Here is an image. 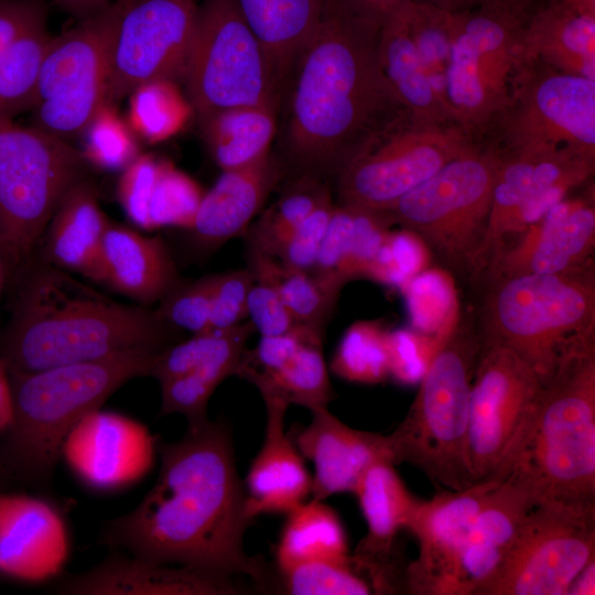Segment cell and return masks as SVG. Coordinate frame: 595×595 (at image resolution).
Returning <instances> with one entry per match:
<instances>
[{"label": "cell", "instance_id": "cell-27", "mask_svg": "<svg viewBox=\"0 0 595 595\" xmlns=\"http://www.w3.org/2000/svg\"><path fill=\"white\" fill-rule=\"evenodd\" d=\"M282 164L271 154L223 171L204 193L192 228L195 246L212 251L240 235L260 210L282 176Z\"/></svg>", "mask_w": 595, "mask_h": 595}, {"label": "cell", "instance_id": "cell-37", "mask_svg": "<svg viewBox=\"0 0 595 595\" xmlns=\"http://www.w3.org/2000/svg\"><path fill=\"white\" fill-rule=\"evenodd\" d=\"M278 569L320 560L350 559L345 529L324 500L304 501L286 513L277 547Z\"/></svg>", "mask_w": 595, "mask_h": 595}, {"label": "cell", "instance_id": "cell-42", "mask_svg": "<svg viewBox=\"0 0 595 595\" xmlns=\"http://www.w3.org/2000/svg\"><path fill=\"white\" fill-rule=\"evenodd\" d=\"M331 197L326 183L313 175H299L267 209L249 234V245L266 251L290 235L323 201Z\"/></svg>", "mask_w": 595, "mask_h": 595}, {"label": "cell", "instance_id": "cell-2", "mask_svg": "<svg viewBox=\"0 0 595 595\" xmlns=\"http://www.w3.org/2000/svg\"><path fill=\"white\" fill-rule=\"evenodd\" d=\"M380 25L347 0H326L290 76L283 150L294 177L337 176L407 113L379 63Z\"/></svg>", "mask_w": 595, "mask_h": 595}, {"label": "cell", "instance_id": "cell-9", "mask_svg": "<svg viewBox=\"0 0 595 595\" xmlns=\"http://www.w3.org/2000/svg\"><path fill=\"white\" fill-rule=\"evenodd\" d=\"M544 0H484L456 13L445 82L451 120L472 134L508 104L523 33Z\"/></svg>", "mask_w": 595, "mask_h": 595}, {"label": "cell", "instance_id": "cell-23", "mask_svg": "<svg viewBox=\"0 0 595 595\" xmlns=\"http://www.w3.org/2000/svg\"><path fill=\"white\" fill-rule=\"evenodd\" d=\"M311 413V422L300 428L292 441L303 458L314 466L313 499L354 493L367 469L378 462L396 465L388 435L353 429L327 407Z\"/></svg>", "mask_w": 595, "mask_h": 595}, {"label": "cell", "instance_id": "cell-51", "mask_svg": "<svg viewBox=\"0 0 595 595\" xmlns=\"http://www.w3.org/2000/svg\"><path fill=\"white\" fill-rule=\"evenodd\" d=\"M442 338V337H441ZM422 342L416 335L398 331L388 334L389 374L401 383L420 382L441 340Z\"/></svg>", "mask_w": 595, "mask_h": 595}, {"label": "cell", "instance_id": "cell-15", "mask_svg": "<svg viewBox=\"0 0 595 595\" xmlns=\"http://www.w3.org/2000/svg\"><path fill=\"white\" fill-rule=\"evenodd\" d=\"M595 560V508L536 505L495 574L474 595H567Z\"/></svg>", "mask_w": 595, "mask_h": 595}, {"label": "cell", "instance_id": "cell-22", "mask_svg": "<svg viewBox=\"0 0 595 595\" xmlns=\"http://www.w3.org/2000/svg\"><path fill=\"white\" fill-rule=\"evenodd\" d=\"M390 462L371 465L354 490L367 523L351 562L374 593L405 592V567L397 559L396 540L419 506Z\"/></svg>", "mask_w": 595, "mask_h": 595}, {"label": "cell", "instance_id": "cell-33", "mask_svg": "<svg viewBox=\"0 0 595 595\" xmlns=\"http://www.w3.org/2000/svg\"><path fill=\"white\" fill-rule=\"evenodd\" d=\"M378 56L392 93L411 119L423 123H454L439 99L411 37L408 0L382 21Z\"/></svg>", "mask_w": 595, "mask_h": 595}, {"label": "cell", "instance_id": "cell-30", "mask_svg": "<svg viewBox=\"0 0 595 595\" xmlns=\"http://www.w3.org/2000/svg\"><path fill=\"white\" fill-rule=\"evenodd\" d=\"M109 219L86 177L63 196L36 247V257L69 273L102 284L101 248ZM34 252V253H35Z\"/></svg>", "mask_w": 595, "mask_h": 595}, {"label": "cell", "instance_id": "cell-44", "mask_svg": "<svg viewBox=\"0 0 595 595\" xmlns=\"http://www.w3.org/2000/svg\"><path fill=\"white\" fill-rule=\"evenodd\" d=\"M283 589L295 595H367L369 582L346 561L320 560L278 569Z\"/></svg>", "mask_w": 595, "mask_h": 595}, {"label": "cell", "instance_id": "cell-26", "mask_svg": "<svg viewBox=\"0 0 595 595\" xmlns=\"http://www.w3.org/2000/svg\"><path fill=\"white\" fill-rule=\"evenodd\" d=\"M262 398L267 410L264 439L244 484L250 519L263 513L286 515L312 491L303 456L284 430L289 404L271 394Z\"/></svg>", "mask_w": 595, "mask_h": 595}, {"label": "cell", "instance_id": "cell-29", "mask_svg": "<svg viewBox=\"0 0 595 595\" xmlns=\"http://www.w3.org/2000/svg\"><path fill=\"white\" fill-rule=\"evenodd\" d=\"M533 506V499L523 488L500 479L475 518L461 550L450 595H474L495 574Z\"/></svg>", "mask_w": 595, "mask_h": 595}, {"label": "cell", "instance_id": "cell-53", "mask_svg": "<svg viewBox=\"0 0 595 595\" xmlns=\"http://www.w3.org/2000/svg\"><path fill=\"white\" fill-rule=\"evenodd\" d=\"M14 404L10 374L0 357V432L7 431L13 421Z\"/></svg>", "mask_w": 595, "mask_h": 595}, {"label": "cell", "instance_id": "cell-16", "mask_svg": "<svg viewBox=\"0 0 595 595\" xmlns=\"http://www.w3.org/2000/svg\"><path fill=\"white\" fill-rule=\"evenodd\" d=\"M542 382L515 350L482 340L467 432V462L475 483L495 477L520 435Z\"/></svg>", "mask_w": 595, "mask_h": 595}, {"label": "cell", "instance_id": "cell-21", "mask_svg": "<svg viewBox=\"0 0 595 595\" xmlns=\"http://www.w3.org/2000/svg\"><path fill=\"white\" fill-rule=\"evenodd\" d=\"M594 160L572 151L502 154L478 269L513 235L520 213L541 198L563 196L585 182Z\"/></svg>", "mask_w": 595, "mask_h": 595}, {"label": "cell", "instance_id": "cell-52", "mask_svg": "<svg viewBox=\"0 0 595 595\" xmlns=\"http://www.w3.org/2000/svg\"><path fill=\"white\" fill-rule=\"evenodd\" d=\"M247 311L251 324L261 336L280 335L298 325L275 288L262 279L253 278Z\"/></svg>", "mask_w": 595, "mask_h": 595}, {"label": "cell", "instance_id": "cell-50", "mask_svg": "<svg viewBox=\"0 0 595 595\" xmlns=\"http://www.w3.org/2000/svg\"><path fill=\"white\" fill-rule=\"evenodd\" d=\"M252 284L249 269L216 274L205 332L226 331L242 323L248 317L247 300Z\"/></svg>", "mask_w": 595, "mask_h": 595}, {"label": "cell", "instance_id": "cell-34", "mask_svg": "<svg viewBox=\"0 0 595 595\" xmlns=\"http://www.w3.org/2000/svg\"><path fill=\"white\" fill-rule=\"evenodd\" d=\"M237 3L261 44L282 94L320 23L326 0H237Z\"/></svg>", "mask_w": 595, "mask_h": 595}, {"label": "cell", "instance_id": "cell-32", "mask_svg": "<svg viewBox=\"0 0 595 595\" xmlns=\"http://www.w3.org/2000/svg\"><path fill=\"white\" fill-rule=\"evenodd\" d=\"M531 61L595 80V12L544 0L521 41L519 67Z\"/></svg>", "mask_w": 595, "mask_h": 595}, {"label": "cell", "instance_id": "cell-46", "mask_svg": "<svg viewBox=\"0 0 595 595\" xmlns=\"http://www.w3.org/2000/svg\"><path fill=\"white\" fill-rule=\"evenodd\" d=\"M204 196L201 186L172 163L162 160L149 204L151 229H191Z\"/></svg>", "mask_w": 595, "mask_h": 595}, {"label": "cell", "instance_id": "cell-36", "mask_svg": "<svg viewBox=\"0 0 595 595\" xmlns=\"http://www.w3.org/2000/svg\"><path fill=\"white\" fill-rule=\"evenodd\" d=\"M279 107L239 106L201 117L203 136L217 165L231 170L270 153Z\"/></svg>", "mask_w": 595, "mask_h": 595}, {"label": "cell", "instance_id": "cell-7", "mask_svg": "<svg viewBox=\"0 0 595 595\" xmlns=\"http://www.w3.org/2000/svg\"><path fill=\"white\" fill-rule=\"evenodd\" d=\"M482 340L511 348L544 381L569 353L595 340L593 269L493 280Z\"/></svg>", "mask_w": 595, "mask_h": 595}, {"label": "cell", "instance_id": "cell-11", "mask_svg": "<svg viewBox=\"0 0 595 595\" xmlns=\"http://www.w3.org/2000/svg\"><path fill=\"white\" fill-rule=\"evenodd\" d=\"M133 0H116L53 36L44 55L31 126L72 142L106 104L110 56L120 19Z\"/></svg>", "mask_w": 595, "mask_h": 595}, {"label": "cell", "instance_id": "cell-56", "mask_svg": "<svg viewBox=\"0 0 595 595\" xmlns=\"http://www.w3.org/2000/svg\"><path fill=\"white\" fill-rule=\"evenodd\" d=\"M567 594H595V560L591 561L572 581Z\"/></svg>", "mask_w": 595, "mask_h": 595}, {"label": "cell", "instance_id": "cell-5", "mask_svg": "<svg viewBox=\"0 0 595 595\" xmlns=\"http://www.w3.org/2000/svg\"><path fill=\"white\" fill-rule=\"evenodd\" d=\"M163 350L134 348L31 374L9 372L14 404L7 430L9 462L26 476L46 480L75 424L129 380L150 376Z\"/></svg>", "mask_w": 595, "mask_h": 595}, {"label": "cell", "instance_id": "cell-19", "mask_svg": "<svg viewBox=\"0 0 595 595\" xmlns=\"http://www.w3.org/2000/svg\"><path fill=\"white\" fill-rule=\"evenodd\" d=\"M500 479L443 490L419 502L408 526L419 553L405 567V593L450 595L455 566L475 518Z\"/></svg>", "mask_w": 595, "mask_h": 595}, {"label": "cell", "instance_id": "cell-54", "mask_svg": "<svg viewBox=\"0 0 595 595\" xmlns=\"http://www.w3.org/2000/svg\"><path fill=\"white\" fill-rule=\"evenodd\" d=\"M62 11L75 17L77 20L85 19L106 9L109 0H50Z\"/></svg>", "mask_w": 595, "mask_h": 595}, {"label": "cell", "instance_id": "cell-55", "mask_svg": "<svg viewBox=\"0 0 595 595\" xmlns=\"http://www.w3.org/2000/svg\"><path fill=\"white\" fill-rule=\"evenodd\" d=\"M356 10L382 23L386 17L391 13L405 0H347Z\"/></svg>", "mask_w": 595, "mask_h": 595}, {"label": "cell", "instance_id": "cell-49", "mask_svg": "<svg viewBox=\"0 0 595 595\" xmlns=\"http://www.w3.org/2000/svg\"><path fill=\"white\" fill-rule=\"evenodd\" d=\"M161 161L153 155L139 154L121 171L117 198L127 217L138 227L151 230L149 204Z\"/></svg>", "mask_w": 595, "mask_h": 595}, {"label": "cell", "instance_id": "cell-10", "mask_svg": "<svg viewBox=\"0 0 595 595\" xmlns=\"http://www.w3.org/2000/svg\"><path fill=\"white\" fill-rule=\"evenodd\" d=\"M502 153L473 143L381 214L455 268L478 269Z\"/></svg>", "mask_w": 595, "mask_h": 595}, {"label": "cell", "instance_id": "cell-40", "mask_svg": "<svg viewBox=\"0 0 595 595\" xmlns=\"http://www.w3.org/2000/svg\"><path fill=\"white\" fill-rule=\"evenodd\" d=\"M127 123L150 143L164 141L180 132L193 113V107L176 82L158 79L137 87L129 96Z\"/></svg>", "mask_w": 595, "mask_h": 595}, {"label": "cell", "instance_id": "cell-20", "mask_svg": "<svg viewBox=\"0 0 595 595\" xmlns=\"http://www.w3.org/2000/svg\"><path fill=\"white\" fill-rule=\"evenodd\" d=\"M511 239V238H510ZM595 247L594 198L565 197L504 244L488 262L491 280L567 273L591 268Z\"/></svg>", "mask_w": 595, "mask_h": 595}, {"label": "cell", "instance_id": "cell-39", "mask_svg": "<svg viewBox=\"0 0 595 595\" xmlns=\"http://www.w3.org/2000/svg\"><path fill=\"white\" fill-rule=\"evenodd\" d=\"M249 270L253 278L271 283L298 324L324 329L336 302L315 278L284 266L272 256L249 246Z\"/></svg>", "mask_w": 595, "mask_h": 595}, {"label": "cell", "instance_id": "cell-3", "mask_svg": "<svg viewBox=\"0 0 595 595\" xmlns=\"http://www.w3.org/2000/svg\"><path fill=\"white\" fill-rule=\"evenodd\" d=\"M0 357L10 374L95 360L134 348L163 350L180 328L154 310L109 298L72 273L32 258L14 282Z\"/></svg>", "mask_w": 595, "mask_h": 595}, {"label": "cell", "instance_id": "cell-45", "mask_svg": "<svg viewBox=\"0 0 595 595\" xmlns=\"http://www.w3.org/2000/svg\"><path fill=\"white\" fill-rule=\"evenodd\" d=\"M87 162L108 171H122L140 153L137 137L115 105L105 104L80 134Z\"/></svg>", "mask_w": 595, "mask_h": 595}, {"label": "cell", "instance_id": "cell-12", "mask_svg": "<svg viewBox=\"0 0 595 595\" xmlns=\"http://www.w3.org/2000/svg\"><path fill=\"white\" fill-rule=\"evenodd\" d=\"M183 80L198 117L239 107H279L281 91L237 0H204Z\"/></svg>", "mask_w": 595, "mask_h": 595}, {"label": "cell", "instance_id": "cell-41", "mask_svg": "<svg viewBox=\"0 0 595 595\" xmlns=\"http://www.w3.org/2000/svg\"><path fill=\"white\" fill-rule=\"evenodd\" d=\"M455 19L456 13L432 4L408 0L411 37L428 77L446 111L445 82Z\"/></svg>", "mask_w": 595, "mask_h": 595}, {"label": "cell", "instance_id": "cell-24", "mask_svg": "<svg viewBox=\"0 0 595 595\" xmlns=\"http://www.w3.org/2000/svg\"><path fill=\"white\" fill-rule=\"evenodd\" d=\"M69 554L66 523L50 502L0 494V572L23 582L60 573Z\"/></svg>", "mask_w": 595, "mask_h": 595}, {"label": "cell", "instance_id": "cell-57", "mask_svg": "<svg viewBox=\"0 0 595 595\" xmlns=\"http://www.w3.org/2000/svg\"><path fill=\"white\" fill-rule=\"evenodd\" d=\"M418 2H423L432 4L450 11L452 13H458L474 8L484 0H413Z\"/></svg>", "mask_w": 595, "mask_h": 595}, {"label": "cell", "instance_id": "cell-8", "mask_svg": "<svg viewBox=\"0 0 595 595\" xmlns=\"http://www.w3.org/2000/svg\"><path fill=\"white\" fill-rule=\"evenodd\" d=\"M89 163L71 142L0 113V247L7 282L34 256L63 196Z\"/></svg>", "mask_w": 595, "mask_h": 595}, {"label": "cell", "instance_id": "cell-43", "mask_svg": "<svg viewBox=\"0 0 595 595\" xmlns=\"http://www.w3.org/2000/svg\"><path fill=\"white\" fill-rule=\"evenodd\" d=\"M388 334L377 323H355L345 332L332 358L331 369L348 381H383L390 376Z\"/></svg>", "mask_w": 595, "mask_h": 595}, {"label": "cell", "instance_id": "cell-47", "mask_svg": "<svg viewBox=\"0 0 595 595\" xmlns=\"http://www.w3.org/2000/svg\"><path fill=\"white\" fill-rule=\"evenodd\" d=\"M353 228L354 209L340 204L335 206L320 245L316 263L310 272L321 286L336 299L346 282L344 266Z\"/></svg>", "mask_w": 595, "mask_h": 595}, {"label": "cell", "instance_id": "cell-28", "mask_svg": "<svg viewBox=\"0 0 595 595\" xmlns=\"http://www.w3.org/2000/svg\"><path fill=\"white\" fill-rule=\"evenodd\" d=\"M52 37L44 0H0V113L30 111Z\"/></svg>", "mask_w": 595, "mask_h": 595}, {"label": "cell", "instance_id": "cell-13", "mask_svg": "<svg viewBox=\"0 0 595 595\" xmlns=\"http://www.w3.org/2000/svg\"><path fill=\"white\" fill-rule=\"evenodd\" d=\"M455 123H423L404 113L338 173L340 205L382 213L473 144Z\"/></svg>", "mask_w": 595, "mask_h": 595}, {"label": "cell", "instance_id": "cell-48", "mask_svg": "<svg viewBox=\"0 0 595 595\" xmlns=\"http://www.w3.org/2000/svg\"><path fill=\"white\" fill-rule=\"evenodd\" d=\"M215 275H206L195 281H182L175 285L154 309L169 324L191 332H205L212 307Z\"/></svg>", "mask_w": 595, "mask_h": 595}, {"label": "cell", "instance_id": "cell-38", "mask_svg": "<svg viewBox=\"0 0 595 595\" xmlns=\"http://www.w3.org/2000/svg\"><path fill=\"white\" fill-rule=\"evenodd\" d=\"M322 340L323 337H316L306 342L279 370L248 380L259 389L261 396H274L289 405H302L310 411L327 407L334 391Z\"/></svg>", "mask_w": 595, "mask_h": 595}, {"label": "cell", "instance_id": "cell-1", "mask_svg": "<svg viewBox=\"0 0 595 595\" xmlns=\"http://www.w3.org/2000/svg\"><path fill=\"white\" fill-rule=\"evenodd\" d=\"M160 470L131 511L109 521L100 544L140 559L234 578L268 583L266 565L245 551L251 520L226 423L187 425L160 447Z\"/></svg>", "mask_w": 595, "mask_h": 595}, {"label": "cell", "instance_id": "cell-18", "mask_svg": "<svg viewBox=\"0 0 595 595\" xmlns=\"http://www.w3.org/2000/svg\"><path fill=\"white\" fill-rule=\"evenodd\" d=\"M155 444L144 424L98 408L71 430L61 455L83 484L112 491L138 483L151 470Z\"/></svg>", "mask_w": 595, "mask_h": 595}, {"label": "cell", "instance_id": "cell-4", "mask_svg": "<svg viewBox=\"0 0 595 595\" xmlns=\"http://www.w3.org/2000/svg\"><path fill=\"white\" fill-rule=\"evenodd\" d=\"M536 505L595 508V340L569 353L495 475Z\"/></svg>", "mask_w": 595, "mask_h": 595}, {"label": "cell", "instance_id": "cell-25", "mask_svg": "<svg viewBox=\"0 0 595 595\" xmlns=\"http://www.w3.org/2000/svg\"><path fill=\"white\" fill-rule=\"evenodd\" d=\"M56 593L73 595H235L234 581L112 551L90 570L62 581Z\"/></svg>", "mask_w": 595, "mask_h": 595}, {"label": "cell", "instance_id": "cell-17", "mask_svg": "<svg viewBox=\"0 0 595 595\" xmlns=\"http://www.w3.org/2000/svg\"><path fill=\"white\" fill-rule=\"evenodd\" d=\"M198 8L196 0H133L129 4L112 43L106 104L116 106L151 80L184 78Z\"/></svg>", "mask_w": 595, "mask_h": 595}, {"label": "cell", "instance_id": "cell-35", "mask_svg": "<svg viewBox=\"0 0 595 595\" xmlns=\"http://www.w3.org/2000/svg\"><path fill=\"white\" fill-rule=\"evenodd\" d=\"M253 331V325L248 322L176 342L158 355L150 377L160 383L182 375H194L220 385L227 377L236 375Z\"/></svg>", "mask_w": 595, "mask_h": 595}, {"label": "cell", "instance_id": "cell-31", "mask_svg": "<svg viewBox=\"0 0 595 595\" xmlns=\"http://www.w3.org/2000/svg\"><path fill=\"white\" fill-rule=\"evenodd\" d=\"M101 270L102 284L141 305L159 303L181 282L161 237L110 220L102 239Z\"/></svg>", "mask_w": 595, "mask_h": 595}, {"label": "cell", "instance_id": "cell-6", "mask_svg": "<svg viewBox=\"0 0 595 595\" xmlns=\"http://www.w3.org/2000/svg\"><path fill=\"white\" fill-rule=\"evenodd\" d=\"M482 339L468 327L444 334L408 413L388 434L396 464L407 462L435 485L475 484L467 462L469 398Z\"/></svg>", "mask_w": 595, "mask_h": 595}, {"label": "cell", "instance_id": "cell-14", "mask_svg": "<svg viewBox=\"0 0 595 595\" xmlns=\"http://www.w3.org/2000/svg\"><path fill=\"white\" fill-rule=\"evenodd\" d=\"M507 152L569 150L595 159V80L531 61L518 68L497 117Z\"/></svg>", "mask_w": 595, "mask_h": 595}, {"label": "cell", "instance_id": "cell-58", "mask_svg": "<svg viewBox=\"0 0 595 595\" xmlns=\"http://www.w3.org/2000/svg\"><path fill=\"white\" fill-rule=\"evenodd\" d=\"M6 283H7L6 267H4L2 250L0 247V298H1V293Z\"/></svg>", "mask_w": 595, "mask_h": 595}]
</instances>
